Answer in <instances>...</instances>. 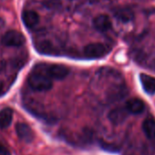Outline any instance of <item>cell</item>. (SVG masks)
Wrapping results in <instances>:
<instances>
[{
    "label": "cell",
    "mask_w": 155,
    "mask_h": 155,
    "mask_svg": "<svg viewBox=\"0 0 155 155\" xmlns=\"http://www.w3.org/2000/svg\"><path fill=\"white\" fill-rule=\"evenodd\" d=\"M28 83L29 87L36 91H47L53 86L52 80L49 77L34 68L28 78Z\"/></svg>",
    "instance_id": "1"
},
{
    "label": "cell",
    "mask_w": 155,
    "mask_h": 155,
    "mask_svg": "<svg viewBox=\"0 0 155 155\" xmlns=\"http://www.w3.org/2000/svg\"><path fill=\"white\" fill-rule=\"evenodd\" d=\"M34 69L45 73L51 80H58V81L65 79L69 73V68L68 67L59 64H52V65L38 64L35 66Z\"/></svg>",
    "instance_id": "2"
},
{
    "label": "cell",
    "mask_w": 155,
    "mask_h": 155,
    "mask_svg": "<svg viewBox=\"0 0 155 155\" xmlns=\"http://www.w3.org/2000/svg\"><path fill=\"white\" fill-rule=\"evenodd\" d=\"M2 44L7 47H21L25 44V37L17 30H9L2 37Z\"/></svg>",
    "instance_id": "3"
},
{
    "label": "cell",
    "mask_w": 155,
    "mask_h": 155,
    "mask_svg": "<svg viewBox=\"0 0 155 155\" xmlns=\"http://www.w3.org/2000/svg\"><path fill=\"white\" fill-rule=\"evenodd\" d=\"M108 52L109 48L102 43H91L84 48V54L89 58H100Z\"/></svg>",
    "instance_id": "4"
},
{
    "label": "cell",
    "mask_w": 155,
    "mask_h": 155,
    "mask_svg": "<svg viewBox=\"0 0 155 155\" xmlns=\"http://www.w3.org/2000/svg\"><path fill=\"white\" fill-rule=\"evenodd\" d=\"M16 130H17L18 136L22 140H24L26 142L33 141V140L35 138V134H34V131L32 130V129L28 124L18 123L16 126Z\"/></svg>",
    "instance_id": "5"
},
{
    "label": "cell",
    "mask_w": 155,
    "mask_h": 155,
    "mask_svg": "<svg viewBox=\"0 0 155 155\" xmlns=\"http://www.w3.org/2000/svg\"><path fill=\"white\" fill-rule=\"evenodd\" d=\"M128 114H129V111L127 110L125 106L124 107H117L110 111L109 120L113 124H120L126 120Z\"/></svg>",
    "instance_id": "6"
},
{
    "label": "cell",
    "mask_w": 155,
    "mask_h": 155,
    "mask_svg": "<svg viewBox=\"0 0 155 155\" xmlns=\"http://www.w3.org/2000/svg\"><path fill=\"white\" fill-rule=\"evenodd\" d=\"M93 26L97 30L101 32H105L111 28L112 23L109 16L99 15L93 19Z\"/></svg>",
    "instance_id": "7"
},
{
    "label": "cell",
    "mask_w": 155,
    "mask_h": 155,
    "mask_svg": "<svg viewBox=\"0 0 155 155\" xmlns=\"http://www.w3.org/2000/svg\"><path fill=\"white\" fill-rule=\"evenodd\" d=\"M140 81L143 90L150 95L155 94V78L144 73L140 75Z\"/></svg>",
    "instance_id": "8"
},
{
    "label": "cell",
    "mask_w": 155,
    "mask_h": 155,
    "mask_svg": "<svg viewBox=\"0 0 155 155\" xmlns=\"http://www.w3.org/2000/svg\"><path fill=\"white\" fill-rule=\"evenodd\" d=\"M22 21L27 28H32L38 24L39 16L37 12L33 10H25L22 13Z\"/></svg>",
    "instance_id": "9"
},
{
    "label": "cell",
    "mask_w": 155,
    "mask_h": 155,
    "mask_svg": "<svg viewBox=\"0 0 155 155\" xmlns=\"http://www.w3.org/2000/svg\"><path fill=\"white\" fill-rule=\"evenodd\" d=\"M125 108L127 109V110L129 111V113L131 114H140L141 112H143L144 109H145V105L144 102L137 98H133L129 100L126 102Z\"/></svg>",
    "instance_id": "10"
},
{
    "label": "cell",
    "mask_w": 155,
    "mask_h": 155,
    "mask_svg": "<svg viewBox=\"0 0 155 155\" xmlns=\"http://www.w3.org/2000/svg\"><path fill=\"white\" fill-rule=\"evenodd\" d=\"M114 17L122 23H128L134 18V13L130 8H119L114 12Z\"/></svg>",
    "instance_id": "11"
},
{
    "label": "cell",
    "mask_w": 155,
    "mask_h": 155,
    "mask_svg": "<svg viewBox=\"0 0 155 155\" xmlns=\"http://www.w3.org/2000/svg\"><path fill=\"white\" fill-rule=\"evenodd\" d=\"M142 130L147 138L155 139V120L151 117L145 119L142 123Z\"/></svg>",
    "instance_id": "12"
},
{
    "label": "cell",
    "mask_w": 155,
    "mask_h": 155,
    "mask_svg": "<svg viewBox=\"0 0 155 155\" xmlns=\"http://www.w3.org/2000/svg\"><path fill=\"white\" fill-rule=\"evenodd\" d=\"M13 120V110L10 108H5L0 110V128L6 129L9 127Z\"/></svg>",
    "instance_id": "13"
},
{
    "label": "cell",
    "mask_w": 155,
    "mask_h": 155,
    "mask_svg": "<svg viewBox=\"0 0 155 155\" xmlns=\"http://www.w3.org/2000/svg\"><path fill=\"white\" fill-rule=\"evenodd\" d=\"M0 155H9L8 150H7V148L5 146H3L2 144H0Z\"/></svg>",
    "instance_id": "14"
},
{
    "label": "cell",
    "mask_w": 155,
    "mask_h": 155,
    "mask_svg": "<svg viewBox=\"0 0 155 155\" xmlns=\"http://www.w3.org/2000/svg\"><path fill=\"white\" fill-rule=\"evenodd\" d=\"M4 92V85L2 83H0V96H1Z\"/></svg>",
    "instance_id": "15"
},
{
    "label": "cell",
    "mask_w": 155,
    "mask_h": 155,
    "mask_svg": "<svg viewBox=\"0 0 155 155\" xmlns=\"http://www.w3.org/2000/svg\"><path fill=\"white\" fill-rule=\"evenodd\" d=\"M3 1H4V0H3Z\"/></svg>",
    "instance_id": "16"
}]
</instances>
